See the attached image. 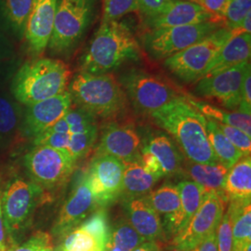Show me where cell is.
Segmentation results:
<instances>
[{
  "label": "cell",
  "mask_w": 251,
  "mask_h": 251,
  "mask_svg": "<svg viewBox=\"0 0 251 251\" xmlns=\"http://www.w3.org/2000/svg\"><path fill=\"white\" fill-rule=\"evenodd\" d=\"M154 123L171 134L189 161L218 163L207 140L206 117L181 96L151 115Z\"/></svg>",
  "instance_id": "6da1fadb"
},
{
  "label": "cell",
  "mask_w": 251,
  "mask_h": 251,
  "mask_svg": "<svg viewBox=\"0 0 251 251\" xmlns=\"http://www.w3.org/2000/svg\"><path fill=\"white\" fill-rule=\"evenodd\" d=\"M140 58L141 47L131 28L119 20L109 21L100 23L81 58V69L83 72L103 75Z\"/></svg>",
  "instance_id": "7a4b0ae2"
},
{
  "label": "cell",
  "mask_w": 251,
  "mask_h": 251,
  "mask_svg": "<svg viewBox=\"0 0 251 251\" xmlns=\"http://www.w3.org/2000/svg\"><path fill=\"white\" fill-rule=\"evenodd\" d=\"M70 70L60 60L37 59L25 63L16 73L11 90L19 102L27 106L64 92Z\"/></svg>",
  "instance_id": "3957f363"
},
{
  "label": "cell",
  "mask_w": 251,
  "mask_h": 251,
  "mask_svg": "<svg viewBox=\"0 0 251 251\" xmlns=\"http://www.w3.org/2000/svg\"><path fill=\"white\" fill-rule=\"evenodd\" d=\"M69 93L78 107L94 117H116L126 106L127 99L119 82L109 74L78 73L73 79Z\"/></svg>",
  "instance_id": "277c9868"
},
{
  "label": "cell",
  "mask_w": 251,
  "mask_h": 251,
  "mask_svg": "<svg viewBox=\"0 0 251 251\" xmlns=\"http://www.w3.org/2000/svg\"><path fill=\"white\" fill-rule=\"evenodd\" d=\"M96 0H58L48 47L55 55L67 56L79 45L92 24Z\"/></svg>",
  "instance_id": "5b68a950"
},
{
  "label": "cell",
  "mask_w": 251,
  "mask_h": 251,
  "mask_svg": "<svg viewBox=\"0 0 251 251\" xmlns=\"http://www.w3.org/2000/svg\"><path fill=\"white\" fill-rule=\"evenodd\" d=\"M231 36L232 31L222 27L197 44L166 59L164 66L185 83L198 82L206 75L209 65Z\"/></svg>",
  "instance_id": "8992f818"
},
{
  "label": "cell",
  "mask_w": 251,
  "mask_h": 251,
  "mask_svg": "<svg viewBox=\"0 0 251 251\" xmlns=\"http://www.w3.org/2000/svg\"><path fill=\"white\" fill-rule=\"evenodd\" d=\"M126 96L136 111L145 115L181 97L179 92L160 76L141 69H130L120 77Z\"/></svg>",
  "instance_id": "52a82bcc"
},
{
  "label": "cell",
  "mask_w": 251,
  "mask_h": 251,
  "mask_svg": "<svg viewBox=\"0 0 251 251\" xmlns=\"http://www.w3.org/2000/svg\"><path fill=\"white\" fill-rule=\"evenodd\" d=\"M223 25L206 22L183 26L158 28L147 31L142 37L143 48L153 60H166L197 44Z\"/></svg>",
  "instance_id": "ba28073f"
},
{
  "label": "cell",
  "mask_w": 251,
  "mask_h": 251,
  "mask_svg": "<svg viewBox=\"0 0 251 251\" xmlns=\"http://www.w3.org/2000/svg\"><path fill=\"white\" fill-rule=\"evenodd\" d=\"M75 161L67 151L36 145L27 153L25 164L37 185L54 187L63 183L72 173Z\"/></svg>",
  "instance_id": "9c48e42d"
},
{
  "label": "cell",
  "mask_w": 251,
  "mask_h": 251,
  "mask_svg": "<svg viewBox=\"0 0 251 251\" xmlns=\"http://www.w3.org/2000/svg\"><path fill=\"white\" fill-rule=\"evenodd\" d=\"M227 201L225 194L206 193L198 211L186 228L173 238L172 245L184 251H191L210 233L216 232L225 214Z\"/></svg>",
  "instance_id": "30bf717a"
},
{
  "label": "cell",
  "mask_w": 251,
  "mask_h": 251,
  "mask_svg": "<svg viewBox=\"0 0 251 251\" xmlns=\"http://www.w3.org/2000/svg\"><path fill=\"white\" fill-rule=\"evenodd\" d=\"M41 190L32 181L16 179L10 181L2 194L1 207L4 224L9 234H15L25 228L37 202Z\"/></svg>",
  "instance_id": "8fae6325"
},
{
  "label": "cell",
  "mask_w": 251,
  "mask_h": 251,
  "mask_svg": "<svg viewBox=\"0 0 251 251\" xmlns=\"http://www.w3.org/2000/svg\"><path fill=\"white\" fill-rule=\"evenodd\" d=\"M250 69L251 63L245 62L204 76L198 81L195 93L200 97L215 100L232 111L238 109L241 102L243 81Z\"/></svg>",
  "instance_id": "7c38bea8"
},
{
  "label": "cell",
  "mask_w": 251,
  "mask_h": 251,
  "mask_svg": "<svg viewBox=\"0 0 251 251\" xmlns=\"http://www.w3.org/2000/svg\"><path fill=\"white\" fill-rule=\"evenodd\" d=\"M124 164L106 154L97 155L87 173L90 191L98 206H106L120 197Z\"/></svg>",
  "instance_id": "4fadbf2b"
},
{
  "label": "cell",
  "mask_w": 251,
  "mask_h": 251,
  "mask_svg": "<svg viewBox=\"0 0 251 251\" xmlns=\"http://www.w3.org/2000/svg\"><path fill=\"white\" fill-rule=\"evenodd\" d=\"M58 0H34L25 32L29 53L38 57L45 51L53 29Z\"/></svg>",
  "instance_id": "5bb4252c"
},
{
  "label": "cell",
  "mask_w": 251,
  "mask_h": 251,
  "mask_svg": "<svg viewBox=\"0 0 251 251\" xmlns=\"http://www.w3.org/2000/svg\"><path fill=\"white\" fill-rule=\"evenodd\" d=\"M141 140L133 127L111 123L104 127L97 155L106 154L123 163L140 161Z\"/></svg>",
  "instance_id": "9a60e30c"
},
{
  "label": "cell",
  "mask_w": 251,
  "mask_h": 251,
  "mask_svg": "<svg viewBox=\"0 0 251 251\" xmlns=\"http://www.w3.org/2000/svg\"><path fill=\"white\" fill-rule=\"evenodd\" d=\"M95 206L97 205L90 191L87 174H85L63 205L54 226V234L57 236H66L84 222Z\"/></svg>",
  "instance_id": "2e32d148"
},
{
  "label": "cell",
  "mask_w": 251,
  "mask_h": 251,
  "mask_svg": "<svg viewBox=\"0 0 251 251\" xmlns=\"http://www.w3.org/2000/svg\"><path fill=\"white\" fill-rule=\"evenodd\" d=\"M72 102L69 91L65 90L52 98L29 105L25 114L28 132L34 137L43 133L65 116L72 107Z\"/></svg>",
  "instance_id": "e0dca14e"
},
{
  "label": "cell",
  "mask_w": 251,
  "mask_h": 251,
  "mask_svg": "<svg viewBox=\"0 0 251 251\" xmlns=\"http://www.w3.org/2000/svg\"><path fill=\"white\" fill-rule=\"evenodd\" d=\"M144 22L149 30L183 26L206 22L219 24L209 12L192 0H173L171 7L164 13L154 18L144 20Z\"/></svg>",
  "instance_id": "ac0fdd59"
},
{
  "label": "cell",
  "mask_w": 251,
  "mask_h": 251,
  "mask_svg": "<svg viewBox=\"0 0 251 251\" xmlns=\"http://www.w3.org/2000/svg\"><path fill=\"white\" fill-rule=\"evenodd\" d=\"M123 207L127 222L145 241H157L164 234L161 219L152 208L146 196L124 198Z\"/></svg>",
  "instance_id": "d6986e66"
},
{
  "label": "cell",
  "mask_w": 251,
  "mask_h": 251,
  "mask_svg": "<svg viewBox=\"0 0 251 251\" xmlns=\"http://www.w3.org/2000/svg\"><path fill=\"white\" fill-rule=\"evenodd\" d=\"M146 198L157 214L166 218L169 233L175 237L179 233L181 221V205L177 186L166 183L160 188L152 190Z\"/></svg>",
  "instance_id": "ffe728a7"
},
{
  "label": "cell",
  "mask_w": 251,
  "mask_h": 251,
  "mask_svg": "<svg viewBox=\"0 0 251 251\" xmlns=\"http://www.w3.org/2000/svg\"><path fill=\"white\" fill-rule=\"evenodd\" d=\"M251 54V34H232V36L222 47L214 61L209 65L205 76L224 71L239 63L250 62Z\"/></svg>",
  "instance_id": "44dd1931"
},
{
  "label": "cell",
  "mask_w": 251,
  "mask_h": 251,
  "mask_svg": "<svg viewBox=\"0 0 251 251\" xmlns=\"http://www.w3.org/2000/svg\"><path fill=\"white\" fill-rule=\"evenodd\" d=\"M184 169L192 181L198 183L206 193L225 194V183L229 169L221 163L199 164L190 161Z\"/></svg>",
  "instance_id": "7402d4cb"
},
{
  "label": "cell",
  "mask_w": 251,
  "mask_h": 251,
  "mask_svg": "<svg viewBox=\"0 0 251 251\" xmlns=\"http://www.w3.org/2000/svg\"><path fill=\"white\" fill-rule=\"evenodd\" d=\"M152 153L161 167L163 176H173L182 167V157L179 149L167 135H155L144 147Z\"/></svg>",
  "instance_id": "603a6c76"
},
{
  "label": "cell",
  "mask_w": 251,
  "mask_h": 251,
  "mask_svg": "<svg viewBox=\"0 0 251 251\" xmlns=\"http://www.w3.org/2000/svg\"><path fill=\"white\" fill-rule=\"evenodd\" d=\"M123 164L124 174L120 196L124 199L141 198L148 195L159 178L145 171L140 161Z\"/></svg>",
  "instance_id": "cb8c5ba5"
},
{
  "label": "cell",
  "mask_w": 251,
  "mask_h": 251,
  "mask_svg": "<svg viewBox=\"0 0 251 251\" xmlns=\"http://www.w3.org/2000/svg\"><path fill=\"white\" fill-rule=\"evenodd\" d=\"M34 0H0V20L3 26L17 39L25 36Z\"/></svg>",
  "instance_id": "d4e9b609"
},
{
  "label": "cell",
  "mask_w": 251,
  "mask_h": 251,
  "mask_svg": "<svg viewBox=\"0 0 251 251\" xmlns=\"http://www.w3.org/2000/svg\"><path fill=\"white\" fill-rule=\"evenodd\" d=\"M228 200H251V158L243 156L229 169L225 183Z\"/></svg>",
  "instance_id": "484cf974"
},
{
  "label": "cell",
  "mask_w": 251,
  "mask_h": 251,
  "mask_svg": "<svg viewBox=\"0 0 251 251\" xmlns=\"http://www.w3.org/2000/svg\"><path fill=\"white\" fill-rule=\"evenodd\" d=\"M188 101L207 119L235 126L251 137V115L238 111H227L202 100L188 99Z\"/></svg>",
  "instance_id": "4316f807"
},
{
  "label": "cell",
  "mask_w": 251,
  "mask_h": 251,
  "mask_svg": "<svg viewBox=\"0 0 251 251\" xmlns=\"http://www.w3.org/2000/svg\"><path fill=\"white\" fill-rule=\"evenodd\" d=\"M207 140L219 163L230 169L245 156L221 131L217 123L206 118Z\"/></svg>",
  "instance_id": "83f0119b"
},
{
  "label": "cell",
  "mask_w": 251,
  "mask_h": 251,
  "mask_svg": "<svg viewBox=\"0 0 251 251\" xmlns=\"http://www.w3.org/2000/svg\"><path fill=\"white\" fill-rule=\"evenodd\" d=\"M226 212L232 223L233 244L251 242V200H230Z\"/></svg>",
  "instance_id": "f1b7e54d"
},
{
  "label": "cell",
  "mask_w": 251,
  "mask_h": 251,
  "mask_svg": "<svg viewBox=\"0 0 251 251\" xmlns=\"http://www.w3.org/2000/svg\"><path fill=\"white\" fill-rule=\"evenodd\" d=\"M176 186L179 190L181 205V221L179 234L186 228L193 216L198 211L204 199L205 191L198 183L192 180H182Z\"/></svg>",
  "instance_id": "f546056e"
},
{
  "label": "cell",
  "mask_w": 251,
  "mask_h": 251,
  "mask_svg": "<svg viewBox=\"0 0 251 251\" xmlns=\"http://www.w3.org/2000/svg\"><path fill=\"white\" fill-rule=\"evenodd\" d=\"M144 241L127 220H120L110 230L105 251H132Z\"/></svg>",
  "instance_id": "4dcf8cb0"
},
{
  "label": "cell",
  "mask_w": 251,
  "mask_h": 251,
  "mask_svg": "<svg viewBox=\"0 0 251 251\" xmlns=\"http://www.w3.org/2000/svg\"><path fill=\"white\" fill-rule=\"evenodd\" d=\"M62 251H105L90 233L77 226L65 236Z\"/></svg>",
  "instance_id": "1f68e13d"
},
{
  "label": "cell",
  "mask_w": 251,
  "mask_h": 251,
  "mask_svg": "<svg viewBox=\"0 0 251 251\" xmlns=\"http://www.w3.org/2000/svg\"><path fill=\"white\" fill-rule=\"evenodd\" d=\"M79 227L93 235L97 241L105 249L110 235L107 213L104 209L95 211L90 218L84 221Z\"/></svg>",
  "instance_id": "d6a6232c"
},
{
  "label": "cell",
  "mask_w": 251,
  "mask_h": 251,
  "mask_svg": "<svg viewBox=\"0 0 251 251\" xmlns=\"http://www.w3.org/2000/svg\"><path fill=\"white\" fill-rule=\"evenodd\" d=\"M69 126L70 134H79L97 128L95 117L83 108H70L63 117Z\"/></svg>",
  "instance_id": "836d02e7"
},
{
  "label": "cell",
  "mask_w": 251,
  "mask_h": 251,
  "mask_svg": "<svg viewBox=\"0 0 251 251\" xmlns=\"http://www.w3.org/2000/svg\"><path fill=\"white\" fill-rule=\"evenodd\" d=\"M131 12H139L137 0H102L101 23L117 21Z\"/></svg>",
  "instance_id": "e575fe53"
},
{
  "label": "cell",
  "mask_w": 251,
  "mask_h": 251,
  "mask_svg": "<svg viewBox=\"0 0 251 251\" xmlns=\"http://www.w3.org/2000/svg\"><path fill=\"white\" fill-rule=\"evenodd\" d=\"M251 12V0H229L225 16V27L235 30Z\"/></svg>",
  "instance_id": "d590c367"
},
{
  "label": "cell",
  "mask_w": 251,
  "mask_h": 251,
  "mask_svg": "<svg viewBox=\"0 0 251 251\" xmlns=\"http://www.w3.org/2000/svg\"><path fill=\"white\" fill-rule=\"evenodd\" d=\"M97 136L98 128L84 133L71 135L67 152H69L75 161L76 162L77 159L83 157L90 152L91 147L97 140Z\"/></svg>",
  "instance_id": "8d00e7d4"
},
{
  "label": "cell",
  "mask_w": 251,
  "mask_h": 251,
  "mask_svg": "<svg viewBox=\"0 0 251 251\" xmlns=\"http://www.w3.org/2000/svg\"><path fill=\"white\" fill-rule=\"evenodd\" d=\"M16 105L8 98L0 96V139L11 134L18 124Z\"/></svg>",
  "instance_id": "74e56055"
},
{
  "label": "cell",
  "mask_w": 251,
  "mask_h": 251,
  "mask_svg": "<svg viewBox=\"0 0 251 251\" xmlns=\"http://www.w3.org/2000/svg\"><path fill=\"white\" fill-rule=\"evenodd\" d=\"M216 122V121H215ZM218 127L221 131L225 134V137L232 143V144L242 152L245 156H250L251 152V137L246 134L240 130L239 128L232 126L225 125L219 122H216Z\"/></svg>",
  "instance_id": "f35d334b"
},
{
  "label": "cell",
  "mask_w": 251,
  "mask_h": 251,
  "mask_svg": "<svg viewBox=\"0 0 251 251\" xmlns=\"http://www.w3.org/2000/svg\"><path fill=\"white\" fill-rule=\"evenodd\" d=\"M8 251H53L52 238L49 233L38 232L25 242L9 249Z\"/></svg>",
  "instance_id": "ab89813d"
},
{
  "label": "cell",
  "mask_w": 251,
  "mask_h": 251,
  "mask_svg": "<svg viewBox=\"0 0 251 251\" xmlns=\"http://www.w3.org/2000/svg\"><path fill=\"white\" fill-rule=\"evenodd\" d=\"M70 137V133L55 132L49 128L43 133L35 137V145H44L54 149L67 151Z\"/></svg>",
  "instance_id": "60d3db41"
},
{
  "label": "cell",
  "mask_w": 251,
  "mask_h": 251,
  "mask_svg": "<svg viewBox=\"0 0 251 251\" xmlns=\"http://www.w3.org/2000/svg\"><path fill=\"white\" fill-rule=\"evenodd\" d=\"M218 251H232L233 232L232 223L227 212H225L216 230Z\"/></svg>",
  "instance_id": "b9f144b4"
},
{
  "label": "cell",
  "mask_w": 251,
  "mask_h": 251,
  "mask_svg": "<svg viewBox=\"0 0 251 251\" xmlns=\"http://www.w3.org/2000/svg\"><path fill=\"white\" fill-rule=\"evenodd\" d=\"M139 12L144 20L152 19L164 13L171 7L173 0H137Z\"/></svg>",
  "instance_id": "7bdbcfd3"
},
{
  "label": "cell",
  "mask_w": 251,
  "mask_h": 251,
  "mask_svg": "<svg viewBox=\"0 0 251 251\" xmlns=\"http://www.w3.org/2000/svg\"><path fill=\"white\" fill-rule=\"evenodd\" d=\"M209 12L216 21L225 27V16L229 0H194Z\"/></svg>",
  "instance_id": "ee69618b"
},
{
  "label": "cell",
  "mask_w": 251,
  "mask_h": 251,
  "mask_svg": "<svg viewBox=\"0 0 251 251\" xmlns=\"http://www.w3.org/2000/svg\"><path fill=\"white\" fill-rule=\"evenodd\" d=\"M238 112L243 114L251 115V71L247 72L243 81L241 102L237 109Z\"/></svg>",
  "instance_id": "f6af8a7d"
},
{
  "label": "cell",
  "mask_w": 251,
  "mask_h": 251,
  "mask_svg": "<svg viewBox=\"0 0 251 251\" xmlns=\"http://www.w3.org/2000/svg\"><path fill=\"white\" fill-rule=\"evenodd\" d=\"M140 163L144 167V170L148 171L149 173H151L152 175L158 177L159 179L162 178V177H164L163 176V172H162L161 167L158 164L157 160L155 159V157L152 155L151 152L147 151L144 148L143 149V151L141 152Z\"/></svg>",
  "instance_id": "bcb514c9"
},
{
  "label": "cell",
  "mask_w": 251,
  "mask_h": 251,
  "mask_svg": "<svg viewBox=\"0 0 251 251\" xmlns=\"http://www.w3.org/2000/svg\"><path fill=\"white\" fill-rule=\"evenodd\" d=\"M14 53L13 46L9 42V38L0 30V61L7 60Z\"/></svg>",
  "instance_id": "7dc6e473"
},
{
  "label": "cell",
  "mask_w": 251,
  "mask_h": 251,
  "mask_svg": "<svg viewBox=\"0 0 251 251\" xmlns=\"http://www.w3.org/2000/svg\"><path fill=\"white\" fill-rule=\"evenodd\" d=\"M189 251H218L216 232L210 233L202 242L199 243L196 248Z\"/></svg>",
  "instance_id": "c3c4849f"
},
{
  "label": "cell",
  "mask_w": 251,
  "mask_h": 251,
  "mask_svg": "<svg viewBox=\"0 0 251 251\" xmlns=\"http://www.w3.org/2000/svg\"><path fill=\"white\" fill-rule=\"evenodd\" d=\"M1 192H0V251H8V239H7V230L4 224V219L2 214L1 207Z\"/></svg>",
  "instance_id": "681fc988"
},
{
  "label": "cell",
  "mask_w": 251,
  "mask_h": 251,
  "mask_svg": "<svg viewBox=\"0 0 251 251\" xmlns=\"http://www.w3.org/2000/svg\"><path fill=\"white\" fill-rule=\"evenodd\" d=\"M132 251H162L157 241H144Z\"/></svg>",
  "instance_id": "f907efd6"
},
{
  "label": "cell",
  "mask_w": 251,
  "mask_h": 251,
  "mask_svg": "<svg viewBox=\"0 0 251 251\" xmlns=\"http://www.w3.org/2000/svg\"><path fill=\"white\" fill-rule=\"evenodd\" d=\"M251 242L239 243L233 244L232 251H251Z\"/></svg>",
  "instance_id": "816d5d0a"
},
{
  "label": "cell",
  "mask_w": 251,
  "mask_h": 251,
  "mask_svg": "<svg viewBox=\"0 0 251 251\" xmlns=\"http://www.w3.org/2000/svg\"><path fill=\"white\" fill-rule=\"evenodd\" d=\"M184 251V250H181V249H179L178 247H176V246H174V245H171V247H169V249H168V251Z\"/></svg>",
  "instance_id": "f5cc1de1"
},
{
  "label": "cell",
  "mask_w": 251,
  "mask_h": 251,
  "mask_svg": "<svg viewBox=\"0 0 251 251\" xmlns=\"http://www.w3.org/2000/svg\"><path fill=\"white\" fill-rule=\"evenodd\" d=\"M192 1H194V0H192Z\"/></svg>",
  "instance_id": "db71d44e"
}]
</instances>
